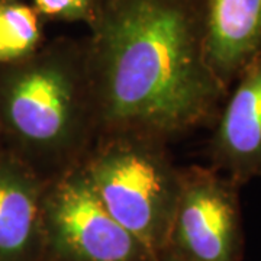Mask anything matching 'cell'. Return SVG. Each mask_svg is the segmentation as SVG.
<instances>
[{"instance_id":"1","label":"cell","mask_w":261,"mask_h":261,"mask_svg":"<svg viewBox=\"0 0 261 261\" xmlns=\"http://www.w3.org/2000/svg\"><path fill=\"white\" fill-rule=\"evenodd\" d=\"M89 22L99 137L166 141L212 118L226 90L206 58L203 0H96Z\"/></svg>"},{"instance_id":"2","label":"cell","mask_w":261,"mask_h":261,"mask_svg":"<svg viewBox=\"0 0 261 261\" xmlns=\"http://www.w3.org/2000/svg\"><path fill=\"white\" fill-rule=\"evenodd\" d=\"M0 134L47 180L80 164L99 137L84 49L58 44L0 65Z\"/></svg>"},{"instance_id":"3","label":"cell","mask_w":261,"mask_h":261,"mask_svg":"<svg viewBox=\"0 0 261 261\" xmlns=\"http://www.w3.org/2000/svg\"><path fill=\"white\" fill-rule=\"evenodd\" d=\"M80 166L94 195L154 255L168 251L180 171L164 141L138 134L100 135Z\"/></svg>"},{"instance_id":"4","label":"cell","mask_w":261,"mask_h":261,"mask_svg":"<svg viewBox=\"0 0 261 261\" xmlns=\"http://www.w3.org/2000/svg\"><path fill=\"white\" fill-rule=\"evenodd\" d=\"M45 258L53 261H159L102 202L80 164L47 180Z\"/></svg>"},{"instance_id":"5","label":"cell","mask_w":261,"mask_h":261,"mask_svg":"<svg viewBox=\"0 0 261 261\" xmlns=\"http://www.w3.org/2000/svg\"><path fill=\"white\" fill-rule=\"evenodd\" d=\"M168 251L187 261H243L238 185L214 168L181 170Z\"/></svg>"},{"instance_id":"6","label":"cell","mask_w":261,"mask_h":261,"mask_svg":"<svg viewBox=\"0 0 261 261\" xmlns=\"http://www.w3.org/2000/svg\"><path fill=\"white\" fill-rule=\"evenodd\" d=\"M47 178L0 148V261L45 257L44 193Z\"/></svg>"},{"instance_id":"7","label":"cell","mask_w":261,"mask_h":261,"mask_svg":"<svg viewBox=\"0 0 261 261\" xmlns=\"http://www.w3.org/2000/svg\"><path fill=\"white\" fill-rule=\"evenodd\" d=\"M237 80L212 137L211 155L216 170L240 186L261 177V56Z\"/></svg>"},{"instance_id":"8","label":"cell","mask_w":261,"mask_h":261,"mask_svg":"<svg viewBox=\"0 0 261 261\" xmlns=\"http://www.w3.org/2000/svg\"><path fill=\"white\" fill-rule=\"evenodd\" d=\"M205 53L225 90L261 56V0H203Z\"/></svg>"},{"instance_id":"9","label":"cell","mask_w":261,"mask_h":261,"mask_svg":"<svg viewBox=\"0 0 261 261\" xmlns=\"http://www.w3.org/2000/svg\"><path fill=\"white\" fill-rule=\"evenodd\" d=\"M41 42V16L34 6L20 0H0V65L28 58Z\"/></svg>"},{"instance_id":"10","label":"cell","mask_w":261,"mask_h":261,"mask_svg":"<svg viewBox=\"0 0 261 261\" xmlns=\"http://www.w3.org/2000/svg\"><path fill=\"white\" fill-rule=\"evenodd\" d=\"M94 2L96 0H32V6L41 18L89 22Z\"/></svg>"},{"instance_id":"11","label":"cell","mask_w":261,"mask_h":261,"mask_svg":"<svg viewBox=\"0 0 261 261\" xmlns=\"http://www.w3.org/2000/svg\"><path fill=\"white\" fill-rule=\"evenodd\" d=\"M159 261H187V260L181 258V257H178L177 254H174V252L167 251L166 254H163V255L160 257Z\"/></svg>"},{"instance_id":"12","label":"cell","mask_w":261,"mask_h":261,"mask_svg":"<svg viewBox=\"0 0 261 261\" xmlns=\"http://www.w3.org/2000/svg\"><path fill=\"white\" fill-rule=\"evenodd\" d=\"M0 148H3V141H2V134H0Z\"/></svg>"},{"instance_id":"13","label":"cell","mask_w":261,"mask_h":261,"mask_svg":"<svg viewBox=\"0 0 261 261\" xmlns=\"http://www.w3.org/2000/svg\"><path fill=\"white\" fill-rule=\"evenodd\" d=\"M39 261H53V260H49V258H45V257H44L42 260H39Z\"/></svg>"}]
</instances>
